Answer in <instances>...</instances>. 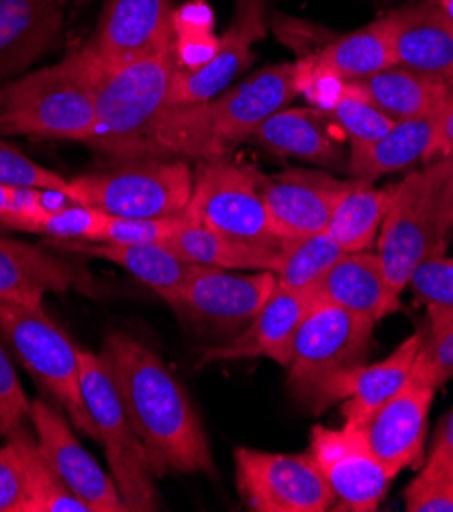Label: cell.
Masks as SVG:
<instances>
[{
  "mask_svg": "<svg viewBox=\"0 0 453 512\" xmlns=\"http://www.w3.org/2000/svg\"><path fill=\"white\" fill-rule=\"evenodd\" d=\"M129 421L145 447L156 478L211 474L215 459L207 431L182 384L154 349L127 333H111L103 345Z\"/></svg>",
  "mask_w": 453,
  "mask_h": 512,
  "instance_id": "6da1fadb",
  "label": "cell"
},
{
  "mask_svg": "<svg viewBox=\"0 0 453 512\" xmlns=\"http://www.w3.org/2000/svg\"><path fill=\"white\" fill-rule=\"evenodd\" d=\"M294 98V64L266 66L211 100L166 109L154 135V158L225 160Z\"/></svg>",
  "mask_w": 453,
  "mask_h": 512,
  "instance_id": "7a4b0ae2",
  "label": "cell"
},
{
  "mask_svg": "<svg viewBox=\"0 0 453 512\" xmlns=\"http://www.w3.org/2000/svg\"><path fill=\"white\" fill-rule=\"evenodd\" d=\"M105 70L80 45L58 62L0 86V137L25 135L86 143Z\"/></svg>",
  "mask_w": 453,
  "mask_h": 512,
  "instance_id": "3957f363",
  "label": "cell"
},
{
  "mask_svg": "<svg viewBox=\"0 0 453 512\" xmlns=\"http://www.w3.org/2000/svg\"><path fill=\"white\" fill-rule=\"evenodd\" d=\"M176 70L172 45L156 56L105 72L86 145L121 162L154 158V135L168 109Z\"/></svg>",
  "mask_w": 453,
  "mask_h": 512,
  "instance_id": "277c9868",
  "label": "cell"
},
{
  "mask_svg": "<svg viewBox=\"0 0 453 512\" xmlns=\"http://www.w3.org/2000/svg\"><path fill=\"white\" fill-rule=\"evenodd\" d=\"M453 233V158L427 162L390 186L388 209L376 239V255L388 282L402 292L413 270L443 255Z\"/></svg>",
  "mask_w": 453,
  "mask_h": 512,
  "instance_id": "5b68a950",
  "label": "cell"
},
{
  "mask_svg": "<svg viewBox=\"0 0 453 512\" xmlns=\"http://www.w3.org/2000/svg\"><path fill=\"white\" fill-rule=\"evenodd\" d=\"M192 174L186 158H143L70 178L66 196L123 219L178 217L188 209Z\"/></svg>",
  "mask_w": 453,
  "mask_h": 512,
  "instance_id": "8992f818",
  "label": "cell"
},
{
  "mask_svg": "<svg viewBox=\"0 0 453 512\" xmlns=\"http://www.w3.org/2000/svg\"><path fill=\"white\" fill-rule=\"evenodd\" d=\"M80 386L96 439L103 443L111 476L129 512H151L164 506L149 457L123 406L111 366L103 353L80 349Z\"/></svg>",
  "mask_w": 453,
  "mask_h": 512,
  "instance_id": "52a82bcc",
  "label": "cell"
},
{
  "mask_svg": "<svg viewBox=\"0 0 453 512\" xmlns=\"http://www.w3.org/2000/svg\"><path fill=\"white\" fill-rule=\"evenodd\" d=\"M192 172L186 215L196 225L256 249H282L284 241L272 229L262 196L264 174L229 158L198 160Z\"/></svg>",
  "mask_w": 453,
  "mask_h": 512,
  "instance_id": "ba28073f",
  "label": "cell"
},
{
  "mask_svg": "<svg viewBox=\"0 0 453 512\" xmlns=\"http://www.w3.org/2000/svg\"><path fill=\"white\" fill-rule=\"evenodd\" d=\"M0 335L37 382L56 398L74 427L96 439L80 386V349L47 317L43 306L0 300Z\"/></svg>",
  "mask_w": 453,
  "mask_h": 512,
  "instance_id": "9c48e42d",
  "label": "cell"
},
{
  "mask_svg": "<svg viewBox=\"0 0 453 512\" xmlns=\"http://www.w3.org/2000/svg\"><path fill=\"white\" fill-rule=\"evenodd\" d=\"M374 325L366 317L315 298L294 333L286 364L292 394L307 404L325 380L362 364L372 343Z\"/></svg>",
  "mask_w": 453,
  "mask_h": 512,
  "instance_id": "30bf717a",
  "label": "cell"
},
{
  "mask_svg": "<svg viewBox=\"0 0 453 512\" xmlns=\"http://www.w3.org/2000/svg\"><path fill=\"white\" fill-rule=\"evenodd\" d=\"M233 457L237 490L249 510L325 512L337 500L309 455L237 447Z\"/></svg>",
  "mask_w": 453,
  "mask_h": 512,
  "instance_id": "8fae6325",
  "label": "cell"
},
{
  "mask_svg": "<svg viewBox=\"0 0 453 512\" xmlns=\"http://www.w3.org/2000/svg\"><path fill=\"white\" fill-rule=\"evenodd\" d=\"M172 0H105L88 54L105 72L156 56L174 45Z\"/></svg>",
  "mask_w": 453,
  "mask_h": 512,
  "instance_id": "7c38bea8",
  "label": "cell"
},
{
  "mask_svg": "<svg viewBox=\"0 0 453 512\" xmlns=\"http://www.w3.org/2000/svg\"><path fill=\"white\" fill-rule=\"evenodd\" d=\"M31 423L47 466L90 512H129L113 476L84 449L62 411L43 398H35Z\"/></svg>",
  "mask_w": 453,
  "mask_h": 512,
  "instance_id": "4fadbf2b",
  "label": "cell"
},
{
  "mask_svg": "<svg viewBox=\"0 0 453 512\" xmlns=\"http://www.w3.org/2000/svg\"><path fill=\"white\" fill-rule=\"evenodd\" d=\"M307 455L345 510L370 512L378 508L392 478L370 449L362 429L317 425Z\"/></svg>",
  "mask_w": 453,
  "mask_h": 512,
  "instance_id": "5bb4252c",
  "label": "cell"
},
{
  "mask_svg": "<svg viewBox=\"0 0 453 512\" xmlns=\"http://www.w3.org/2000/svg\"><path fill=\"white\" fill-rule=\"evenodd\" d=\"M276 284V274L268 270L245 274L192 264L172 309L198 323L235 329L262 311Z\"/></svg>",
  "mask_w": 453,
  "mask_h": 512,
  "instance_id": "9a60e30c",
  "label": "cell"
},
{
  "mask_svg": "<svg viewBox=\"0 0 453 512\" xmlns=\"http://www.w3.org/2000/svg\"><path fill=\"white\" fill-rule=\"evenodd\" d=\"M435 390L417 355L409 380L364 425L366 441L390 478L398 476L423 453Z\"/></svg>",
  "mask_w": 453,
  "mask_h": 512,
  "instance_id": "2e32d148",
  "label": "cell"
},
{
  "mask_svg": "<svg viewBox=\"0 0 453 512\" xmlns=\"http://www.w3.org/2000/svg\"><path fill=\"white\" fill-rule=\"evenodd\" d=\"M360 180L321 170L290 168L262 178V196L274 233L286 243L327 229L335 204Z\"/></svg>",
  "mask_w": 453,
  "mask_h": 512,
  "instance_id": "e0dca14e",
  "label": "cell"
},
{
  "mask_svg": "<svg viewBox=\"0 0 453 512\" xmlns=\"http://www.w3.org/2000/svg\"><path fill=\"white\" fill-rule=\"evenodd\" d=\"M268 33V0H235L231 25L219 35V49L203 68L176 70L168 109L190 107L211 100L249 68L254 60V45Z\"/></svg>",
  "mask_w": 453,
  "mask_h": 512,
  "instance_id": "ac0fdd59",
  "label": "cell"
},
{
  "mask_svg": "<svg viewBox=\"0 0 453 512\" xmlns=\"http://www.w3.org/2000/svg\"><path fill=\"white\" fill-rule=\"evenodd\" d=\"M423 339V333H415L402 341L386 360L337 372L311 394L307 406H311L313 413H321L327 406L347 398L349 402L343 408L345 427L364 429L378 408L409 380Z\"/></svg>",
  "mask_w": 453,
  "mask_h": 512,
  "instance_id": "d6986e66",
  "label": "cell"
},
{
  "mask_svg": "<svg viewBox=\"0 0 453 512\" xmlns=\"http://www.w3.org/2000/svg\"><path fill=\"white\" fill-rule=\"evenodd\" d=\"M384 19L394 64L439 78L453 94V25L437 0H419Z\"/></svg>",
  "mask_w": 453,
  "mask_h": 512,
  "instance_id": "ffe728a7",
  "label": "cell"
},
{
  "mask_svg": "<svg viewBox=\"0 0 453 512\" xmlns=\"http://www.w3.org/2000/svg\"><path fill=\"white\" fill-rule=\"evenodd\" d=\"M315 296L276 284L262 311L249 321L247 329L225 345H215L200 357V366L239 362L266 357L286 368L294 333L313 304Z\"/></svg>",
  "mask_w": 453,
  "mask_h": 512,
  "instance_id": "44dd1931",
  "label": "cell"
},
{
  "mask_svg": "<svg viewBox=\"0 0 453 512\" xmlns=\"http://www.w3.org/2000/svg\"><path fill=\"white\" fill-rule=\"evenodd\" d=\"M64 29L56 0H0V86L31 72Z\"/></svg>",
  "mask_w": 453,
  "mask_h": 512,
  "instance_id": "7402d4cb",
  "label": "cell"
},
{
  "mask_svg": "<svg viewBox=\"0 0 453 512\" xmlns=\"http://www.w3.org/2000/svg\"><path fill=\"white\" fill-rule=\"evenodd\" d=\"M249 141L276 156L296 158L331 170H347L333 121L315 107L280 109L256 129Z\"/></svg>",
  "mask_w": 453,
  "mask_h": 512,
  "instance_id": "603a6c76",
  "label": "cell"
},
{
  "mask_svg": "<svg viewBox=\"0 0 453 512\" xmlns=\"http://www.w3.org/2000/svg\"><path fill=\"white\" fill-rule=\"evenodd\" d=\"M317 300L374 323L400 311V292L388 282L376 253H343L315 290Z\"/></svg>",
  "mask_w": 453,
  "mask_h": 512,
  "instance_id": "cb8c5ba5",
  "label": "cell"
},
{
  "mask_svg": "<svg viewBox=\"0 0 453 512\" xmlns=\"http://www.w3.org/2000/svg\"><path fill=\"white\" fill-rule=\"evenodd\" d=\"M80 272L39 245L0 235V300L43 306L47 294L78 286Z\"/></svg>",
  "mask_w": 453,
  "mask_h": 512,
  "instance_id": "d4e9b609",
  "label": "cell"
},
{
  "mask_svg": "<svg viewBox=\"0 0 453 512\" xmlns=\"http://www.w3.org/2000/svg\"><path fill=\"white\" fill-rule=\"evenodd\" d=\"M60 249L82 253L88 258L107 260L127 270L147 288L162 296L170 306L176 302L182 292L192 264L182 258L166 243H137V245H119V243H86V241H49Z\"/></svg>",
  "mask_w": 453,
  "mask_h": 512,
  "instance_id": "484cf974",
  "label": "cell"
},
{
  "mask_svg": "<svg viewBox=\"0 0 453 512\" xmlns=\"http://www.w3.org/2000/svg\"><path fill=\"white\" fill-rule=\"evenodd\" d=\"M441 111L443 109L417 119L396 121L392 129H388L376 141L358 149H349V176L372 184L386 174L405 170L417 162L425 164Z\"/></svg>",
  "mask_w": 453,
  "mask_h": 512,
  "instance_id": "4316f807",
  "label": "cell"
},
{
  "mask_svg": "<svg viewBox=\"0 0 453 512\" xmlns=\"http://www.w3.org/2000/svg\"><path fill=\"white\" fill-rule=\"evenodd\" d=\"M351 84L394 121L435 113L453 100L451 90L439 78L396 64L372 76L351 80Z\"/></svg>",
  "mask_w": 453,
  "mask_h": 512,
  "instance_id": "83f0119b",
  "label": "cell"
},
{
  "mask_svg": "<svg viewBox=\"0 0 453 512\" xmlns=\"http://www.w3.org/2000/svg\"><path fill=\"white\" fill-rule=\"evenodd\" d=\"M178 258L194 266H211L241 272H274L278 251H264L227 239L192 219L164 241Z\"/></svg>",
  "mask_w": 453,
  "mask_h": 512,
  "instance_id": "f1b7e54d",
  "label": "cell"
},
{
  "mask_svg": "<svg viewBox=\"0 0 453 512\" xmlns=\"http://www.w3.org/2000/svg\"><path fill=\"white\" fill-rule=\"evenodd\" d=\"M390 200L388 188H374L370 182H358L335 204L327 233L343 253L368 251L380 233Z\"/></svg>",
  "mask_w": 453,
  "mask_h": 512,
  "instance_id": "f546056e",
  "label": "cell"
},
{
  "mask_svg": "<svg viewBox=\"0 0 453 512\" xmlns=\"http://www.w3.org/2000/svg\"><path fill=\"white\" fill-rule=\"evenodd\" d=\"M317 54L345 82L360 80L394 66V54L384 17L358 31L331 39Z\"/></svg>",
  "mask_w": 453,
  "mask_h": 512,
  "instance_id": "4dcf8cb0",
  "label": "cell"
},
{
  "mask_svg": "<svg viewBox=\"0 0 453 512\" xmlns=\"http://www.w3.org/2000/svg\"><path fill=\"white\" fill-rule=\"evenodd\" d=\"M343 251L327 231L286 241L276 255L274 274L278 284L315 296L317 286L335 266Z\"/></svg>",
  "mask_w": 453,
  "mask_h": 512,
  "instance_id": "1f68e13d",
  "label": "cell"
},
{
  "mask_svg": "<svg viewBox=\"0 0 453 512\" xmlns=\"http://www.w3.org/2000/svg\"><path fill=\"white\" fill-rule=\"evenodd\" d=\"M174 54L178 68L192 72L213 60L219 49L215 13L207 0H186L174 9Z\"/></svg>",
  "mask_w": 453,
  "mask_h": 512,
  "instance_id": "d6a6232c",
  "label": "cell"
},
{
  "mask_svg": "<svg viewBox=\"0 0 453 512\" xmlns=\"http://www.w3.org/2000/svg\"><path fill=\"white\" fill-rule=\"evenodd\" d=\"M327 117L345 135L349 149H358L376 141L396 123L351 82H345L343 94Z\"/></svg>",
  "mask_w": 453,
  "mask_h": 512,
  "instance_id": "836d02e7",
  "label": "cell"
},
{
  "mask_svg": "<svg viewBox=\"0 0 453 512\" xmlns=\"http://www.w3.org/2000/svg\"><path fill=\"white\" fill-rule=\"evenodd\" d=\"M409 286L425 302L431 331L439 335L453 325V258L431 255L411 274Z\"/></svg>",
  "mask_w": 453,
  "mask_h": 512,
  "instance_id": "e575fe53",
  "label": "cell"
},
{
  "mask_svg": "<svg viewBox=\"0 0 453 512\" xmlns=\"http://www.w3.org/2000/svg\"><path fill=\"white\" fill-rule=\"evenodd\" d=\"M23 451L29 474V512H90L43 459L37 439H25Z\"/></svg>",
  "mask_w": 453,
  "mask_h": 512,
  "instance_id": "d590c367",
  "label": "cell"
},
{
  "mask_svg": "<svg viewBox=\"0 0 453 512\" xmlns=\"http://www.w3.org/2000/svg\"><path fill=\"white\" fill-rule=\"evenodd\" d=\"M0 435L5 441L37 439L31 423V400L3 343H0Z\"/></svg>",
  "mask_w": 453,
  "mask_h": 512,
  "instance_id": "8d00e7d4",
  "label": "cell"
},
{
  "mask_svg": "<svg viewBox=\"0 0 453 512\" xmlns=\"http://www.w3.org/2000/svg\"><path fill=\"white\" fill-rule=\"evenodd\" d=\"M111 215L68 202L58 209H47L35 223V233L52 237L54 241H86L96 243Z\"/></svg>",
  "mask_w": 453,
  "mask_h": 512,
  "instance_id": "74e56055",
  "label": "cell"
},
{
  "mask_svg": "<svg viewBox=\"0 0 453 512\" xmlns=\"http://www.w3.org/2000/svg\"><path fill=\"white\" fill-rule=\"evenodd\" d=\"M294 80L298 96H305L311 107L329 113L339 96L343 94L345 80L335 74L319 54H309L294 62Z\"/></svg>",
  "mask_w": 453,
  "mask_h": 512,
  "instance_id": "f35d334b",
  "label": "cell"
},
{
  "mask_svg": "<svg viewBox=\"0 0 453 512\" xmlns=\"http://www.w3.org/2000/svg\"><path fill=\"white\" fill-rule=\"evenodd\" d=\"M0 184L66 194L70 178H64L58 172L39 166L37 162L27 158L25 153H21L15 145L0 139Z\"/></svg>",
  "mask_w": 453,
  "mask_h": 512,
  "instance_id": "ab89813d",
  "label": "cell"
},
{
  "mask_svg": "<svg viewBox=\"0 0 453 512\" xmlns=\"http://www.w3.org/2000/svg\"><path fill=\"white\" fill-rule=\"evenodd\" d=\"M190 217H156V219H123L109 217L100 239L96 243H119V245H137V243H164L172 233L182 229Z\"/></svg>",
  "mask_w": 453,
  "mask_h": 512,
  "instance_id": "60d3db41",
  "label": "cell"
},
{
  "mask_svg": "<svg viewBox=\"0 0 453 512\" xmlns=\"http://www.w3.org/2000/svg\"><path fill=\"white\" fill-rule=\"evenodd\" d=\"M23 441H7L0 447V512H29V474Z\"/></svg>",
  "mask_w": 453,
  "mask_h": 512,
  "instance_id": "b9f144b4",
  "label": "cell"
},
{
  "mask_svg": "<svg viewBox=\"0 0 453 512\" xmlns=\"http://www.w3.org/2000/svg\"><path fill=\"white\" fill-rule=\"evenodd\" d=\"M409 512H453V474L423 468L405 488Z\"/></svg>",
  "mask_w": 453,
  "mask_h": 512,
  "instance_id": "7bdbcfd3",
  "label": "cell"
},
{
  "mask_svg": "<svg viewBox=\"0 0 453 512\" xmlns=\"http://www.w3.org/2000/svg\"><path fill=\"white\" fill-rule=\"evenodd\" d=\"M419 357L423 360L435 388L443 386L449 378H453V325L439 335H429L427 339H423Z\"/></svg>",
  "mask_w": 453,
  "mask_h": 512,
  "instance_id": "ee69618b",
  "label": "cell"
},
{
  "mask_svg": "<svg viewBox=\"0 0 453 512\" xmlns=\"http://www.w3.org/2000/svg\"><path fill=\"white\" fill-rule=\"evenodd\" d=\"M425 468L453 474V408L437 429Z\"/></svg>",
  "mask_w": 453,
  "mask_h": 512,
  "instance_id": "f6af8a7d",
  "label": "cell"
},
{
  "mask_svg": "<svg viewBox=\"0 0 453 512\" xmlns=\"http://www.w3.org/2000/svg\"><path fill=\"white\" fill-rule=\"evenodd\" d=\"M437 3L441 5L443 13L447 15V19H449L451 25H453V0H437Z\"/></svg>",
  "mask_w": 453,
  "mask_h": 512,
  "instance_id": "bcb514c9",
  "label": "cell"
},
{
  "mask_svg": "<svg viewBox=\"0 0 453 512\" xmlns=\"http://www.w3.org/2000/svg\"><path fill=\"white\" fill-rule=\"evenodd\" d=\"M58 5L66 7V5H78V3H86V0H56Z\"/></svg>",
  "mask_w": 453,
  "mask_h": 512,
  "instance_id": "7dc6e473",
  "label": "cell"
},
{
  "mask_svg": "<svg viewBox=\"0 0 453 512\" xmlns=\"http://www.w3.org/2000/svg\"><path fill=\"white\" fill-rule=\"evenodd\" d=\"M0 231H3V227H0Z\"/></svg>",
  "mask_w": 453,
  "mask_h": 512,
  "instance_id": "c3c4849f",
  "label": "cell"
},
{
  "mask_svg": "<svg viewBox=\"0 0 453 512\" xmlns=\"http://www.w3.org/2000/svg\"><path fill=\"white\" fill-rule=\"evenodd\" d=\"M451 158H453V156H451Z\"/></svg>",
  "mask_w": 453,
  "mask_h": 512,
  "instance_id": "681fc988",
  "label": "cell"
}]
</instances>
